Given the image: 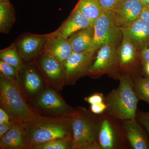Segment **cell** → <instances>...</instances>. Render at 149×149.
Instances as JSON below:
<instances>
[{
    "instance_id": "20",
    "label": "cell",
    "mask_w": 149,
    "mask_h": 149,
    "mask_svg": "<svg viewBox=\"0 0 149 149\" xmlns=\"http://www.w3.org/2000/svg\"><path fill=\"white\" fill-rule=\"evenodd\" d=\"M94 26L80 30L68 38L74 52H88L93 42Z\"/></svg>"
},
{
    "instance_id": "31",
    "label": "cell",
    "mask_w": 149,
    "mask_h": 149,
    "mask_svg": "<svg viewBox=\"0 0 149 149\" xmlns=\"http://www.w3.org/2000/svg\"><path fill=\"white\" fill-rule=\"evenodd\" d=\"M13 123L14 122L10 120L8 122L0 123V138L2 137L8 131V130L11 128Z\"/></svg>"
},
{
    "instance_id": "2",
    "label": "cell",
    "mask_w": 149,
    "mask_h": 149,
    "mask_svg": "<svg viewBox=\"0 0 149 149\" xmlns=\"http://www.w3.org/2000/svg\"><path fill=\"white\" fill-rule=\"evenodd\" d=\"M0 103L14 122L24 124L39 113L27 103L19 83L1 75Z\"/></svg>"
},
{
    "instance_id": "6",
    "label": "cell",
    "mask_w": 149,
    "mask_h": 149,
    "mask_svg": "<svg viewBox=\"0 0 149 149\" xmlns=\"http://www.w3.org/2000/svg\"><path fill=\"white\" fill-rule=\"evenodd\" d=\"M98 142L101 149H123L128 148L123 128L122 120L104 113L100 115Z\"/></svg>"
},
{
    "instance_id": "8",
    "label": "cell",
    "mask_w": 149,
    "mask_h": 149,
    "mask_svg": "<svg viewBox=\"0 0 149 149\" xmlns=\"http://www.w3.org/2000/svg\"><path fill=\"white\" fill-rule=\"evenodd\" d=\"M35 105L37 109L49 116L70 115L74 110L66 103L55 90L49 88L42 90L37 95Z\"/></svg>"
},
{
    "instance_id": "9",
    "label": "cell",
    "mask_w": 149,
    "mask_h": 149,
    "mask_svg": "<svg viewBox=\"0 0 149 149\" xmlns=\"http://www.w3.org/2000/svg\"><path fill=\"white\" fill-rule=\"evenodd\" d=\"M49 34L38 35L26 33L15 42L17 49L23 62H32L44 52Z\"/></svg>"
},
{
    "instance_id": "11",
    "label": "cell",
    "mask_w": 149,
    "mask_h": 149,
    "mask_svg": "<svg viewBox=\"0 0 149 149\" xmlns=\"http://www.w3.org/2000/svg\"><path fill=\"white\" fill-rule=\"evenodd\" d=\"M39 57L37 66L48 84L59 88L65 84L63 65L44 52Z\"/></svg>"
},
{
    "instance_id": "28",
    "label": "cell",
    "mask_w": 149,
    "mask_h": 149,
    "mask_svg": "<svg viewBox=\"0 0 149 149\" xmlns=\"http://www.w3.org/2000/svg\"><path fill=\"white\" fill-rule=\"evenodd\" d=\"M104 97L101 93H95L85 98V101L91 104H99L104 102Z\"/></svg>"
},
{
    "instance_id": "5",
    "label": "cell",
    "mask_w": 149,
    "mask_h": 149,
    "mask_svg": "<svg viewBox=\"0 0 149 149\" xmlns=\"http://www.w3.org/2000/svg\"><path fill=\"white\" fill-rule=\"evenodd\" d=\"M121 37L122 32L115 20L113 12L104 11L94 23L93 42L88 52L95 54L106 45L116 47Z\"/></svg>"
},
{
    "instance_id": "12",
    "label": "cell",
    "mask_w": 149,
    "mask_h": 149,
    "mask_svg": "<svg viewBox=\"0 0 149 149\" xmlns=\"http://www.w3.org/2000/svg\"><path fill=\"white\" fill-rule=\"evenodd\" d=\"M143 8L140 0H118L112 11L116 24L120 28L139 19Z\"/></svg>"
},
{
    "instance_id": "33",
    "label": "cell",
    "mask_w": 149,
    "mask_h": 149,
    "mask_svg": "<svg viewBox=\"0 0 149 149\" xmlns=\"http://www.w3.org/2000/svg\"><path fill=\"white\" fill-rule=\"evenodd\" d=\"M10 118L8 113L3 109L0 108V123H4L10 120Z\"/></svg>"
},
{
    "instance_id": "30",
    "label": "cell",
    "mask_w": 149,
    "mask_h": 149,
    "mask_svg": "<svg viewBox=\"0 0 149 149\" xmlns=\"http://www.w3.org/2000/svg\"><path fill=\"white\" fill-rule=\"evenodd\" d=\"M104 11H112L118 0H99Z\"/></svg>"
},
{
    "instance_id": "26",
    "label": "cell",
    "mask_w": 149,
    "mask_h": 149,
    "mask_svg": "<svg viewBox=\"0 0 149 149\" xmlns=\"http://www.w3.org/2000/svg\"><path fill=\"white\" fill-rule=\"evenodd\" d=\"M0 72L1 76L12 79L19 83V71L13 66L0 60Z\"/></svg>"
},
{
    "instance_id": "34",
    "label": "cell",
    "mask_w": 149,
    "mask_h": 149,
    "mask_svg": "<svg viewBox=\"0 0 149 149\" xmlns=\"http://www.w3.org/2000/svg\"><path fill=\"white\" fill-rule=\"evenodd\" d=\"M139 19L149 24V8L143 9Z\"/></svg>"
},
{
    "instance_id": "18",
    "label": "cell",
    "mask_w": 149,
    "mask_h": 149,
    "mask_svg": "<svg viewBox=\"0 0 149 149\" xmlns=\"http://www.w3.org/2000/svg\"><path fill=\"white\" fill-rule=\"evenodd\" d=\"M94 23L95 22L83 14L72 10L69 16L55 32L68 39L76 32L94 26Z\"/></svg>"
},
{
    "instance_id": "23",
    "label": "cell",
    "mask_w": 149,
    "mask_h": 149,
    "mask_svg": "<svg viewBox=\"0 0 149 149\" xmlns=\"http://www.w3.org/2000/svg\"><path fill=\"white\" fill-rule=\"evenodd\" d=\"M1 60L13 66L18 71L22 69L24 63L19 56L14 43L0 51Z\"/></svg>"
},
{
    "instance_id": "4",
    "label": "cell",
    "mask_w": 149,
    "mask_h": 149,
    "mask_svg": "<svg viewBox=\"0 0 149 149\" xmlns=\"http://www.w3.org/2000/svg\"><path fill=\"white\" fill-rule=\"evenodd\" d=\"M71 118L72 149H101L98 142L100 115L78 107L74 109Z\"/></svg>"
},
{
    "instance_id": "16",
    "label": "cell",
    "mask_w": 149,
    "mask_h": 149,
    "mask_svg": "<svg viewBox=\"0 0 149 149\" xmlns=\"http://www.w3.org/2000/svg\"><path fill=\"white\" fill-rule=\"evenodd\" d=\"M126 140L131 148L149 149V140L136 118L122 120Z\"/></svg>"
},
{
    "instance_id": "15",
    "label": "cell",
    "mask_w": 149,
    "mask_h": 149,
    "mask_svg": "<svg viewBox=\"0 0 149 149\" xmlns=\"http://www.w3.org/2000/svg\"><path fill=\"white\" fill-rule=\"evenodd\" d=\"M44 52L62 65L73 52L68 39L55 32L49 34Z\"/></svg>"
},
{
    "instance_id": "27",
    "label": "cell",
    "mask_w": 149,
    "mask_h": 149,
    "mask_svg": "<svg viewBox=\"0 0 149 149\" xmlns=\"http://www.w3.org/2000/svg\"><path fill=\"white\" fill-rule=\"evenodd\" d=\"M136 119L146 129L149 134V112H144L137 111Z\"/></svg>"
},
{
    "instance_id": "17",
    "label": "cell",
    "mask_w": 149,
    "mask_h": 149,
    "mask_svg": "<svg viewBox=\"0 0 149 149\" xmlns=\"http://www.w3.org/2000/svg\"><path fill=\"white\" fill-rule=\"evenodd\" d=\"M27 131L23 124L14 122L11 128L0 138L1 149H28Z\"/></svg>"
},
{
    "instance_id": "21",
    "label": "cell",
    "mask_w": 149,
    "mask_h": 149,
    "mask_svg": "<svg viewBox=\"0 0 149 149\" xmlns=\"http://www.w3.org/2000/svg\"><path fill=\"white\" fill-rule=\"evenodd\" d=\"M15 20V10L9 1H0V32L8 34Z\"/></svg>"
},
{
    "instance_id": "35",
    "label": "cell",
    "mask_w": 149,
    "mask_h": 149,
    "mask_svg": "<svg viewBox=\"0 0 149 149\" xmlns=\"http://www.w3.org/2000/svg\"><path fill=\"white\" fill-rule=\"evenodd\" d=\"M144 8H149V0H140Z\"/></svg>"
},
{
    "instance_id": "1",
    "label": "cell",
    "mask_w": 149,
    "mask_h": 149,
    "mask_svg": "<svg viewBox=\"0 0 149 149\" xmlns=\"http://www.w3.org/2000/svg\"><path fill=\"white\" fill-rule=\"evenodd\" d=\"M23 125L27 132L28 149L60 138L72 139L71 115L45 116L39 113Z\"/></svg>"
},
{
    "instance_id": "10",
    "label": "cell",
    "mask_w": 149,
    "mask_h": 149,
    "mask_svg": "<svg viewBox=\"0 0 149 149\" xmlns=\"http://www.w3.org/2000/svg\"><path fill=\"white\" fill-rule=\"evenodd\" d=\"M94 55V54L88 52H73L63 65L65 84L74 85L80 77L88 74Z\"/></svg>"
},
{
    "instance_id": "32",
    "label": "cell",
    "mask_w": 149,
    "mask_h": 149,
    "mask_svg": "<svg viewBox=\"0 0 149 149\" xmlns=\"http://www.w3.org/2000/svg\"><path fill=\"white\" fill-rule=\"evenodd\" d=\"M139 57L143 64L149 63V47L145 48L139 53Z\"/></svg>"
},
{
    "instance_id": "7",
    "label": "cell",
    "mask_w": 149,
    "mask_h": 149,
    "mask_svg": "<svg viewBox=\"0 0 149 149\" xmlns=\"http://www.w3.org/2000/svg\"><path fill=\"white\" fill-rule=\"evenodd\" d=\"M95 61L88 70V75L96 78L104 74L115 75L119 79L117 74L119 69L117 55V49L114 46L106 45L98 50Z\"/></svg>"
},
{
    "instance_id": "13",
    "label": "cell",
    "mask_w": 149,
    "mask_h": 149,
    "mask_svg": "<svg viewBox=\"0 0 149 149\" xmlns=\"http://www.w3.org/2000/svg\"><path fill=\"white\" fill-rule=\"evenodd\" d=\"M19 77L22 79L24 94L29 97L38 95L42 91L43 75L37 64L32 62L24 64L19 71Z\"/></svg>"
},
{
    "instance_id": "37",
    "label": "cell",
    "mask_w": 149,
    "mask_h": 149,
    "mask_svg": "<svg viewBox=\"0 0 149 149\" xmlns=\"http://www.w3.org/2000/svg\"><path fill=\"white\" fill-rule=\"evenodd\" d=\"M9 0H0V1H9Z\"/></svg>"
},
{
    "instance_id": "14",
    "label": "cell",
    "mask_w": 149,
    "mask_h": 149,
    "mask_svg": "<svg viewBox=\"0 0 149 149\" xmlns=\"http://www.w3.org/2000/svg\"><path fill=\"white\" fill-rule=\"evenodd\" d=\"M120 29L123 37L129 40L138 52L149 47V24L142 19H139Z\"/></svg>"
},
{
    "instance_id": "29",
    "label": "cell",
    "mask_w": 149,
    "mask_h": 149,
    "mask_svg": "<svg viewBox=\"0 0 149 149\" xmlns=\"http://www.w3.org/2000/svg\"><path fill=\"white\" fill-rule=\"evenodd\" d=\"M107 108L106 104L104 102L100 103L91 104L90 111L94 114L100 115L106 111Z\"/></svg>"
},
{
    "instance_id": "25",
    "label": "cell",
    "mask_w": 149,
    "mask_h": 149,
    "mask_svg": "<svg viewBox=\"0 0 149 149\" xmlns=\"http://www.w3.org/2000/svg\"><path fill=\"white\" fill-rule=\"evenodd\" d=\"M72 145L71 138H60L39 144L32 149H70Z\"/></svg>"
},
{
    "instance_id": "19",
    "label": "cell",
    "mask_w": 149,
    "mask_h": 149,
    "mask_svg": "<svg viewBox=\"0 0 149 149\" xmlns=\"http://www.w3.org/2000/svg\"><path fill=\"white\" fill-rule=\"evenodd\" d=\"M138 52L131 42L122 37V42L117 49L119 68L124 70L132 69L137 64Z\"/></svg>"
},
{
    "instance_id": "22",
    "label": "cell",
    "mask_w": 149,
    "mask_h": 149,
    "mask_svg": "<svg viewBox=\"0 0 149 149\" xmlns=\"http://www.w3.org/2000/svg\"><path fill=\"white\" fill-rule=\"evenodd\" d=\"M73 10L83 14L95 22L104 11L99 0H79Z\"/></svg>"
},
{
    "instance_id": "36",
    "label": "cell",
    "mask_w": 149,
    "mask_h": 149,
    "mask_svg": "<svg viewBox=\"0 0 149 149\" xmlns=\"http://www.w3.org/2000/svg\"><path fill=\"white\" fill-rule=\"evenodd\" d=\"M144 65L145 72L149 76V63H146Z\"/></svg>"
},
{
    "instance_id": "3",
    "label": "cell",
    "mask_w": 149,
    "mask_h": 149,
    "mask_svg": "<svg viewBox=\"0 0 149 149\" xmlns=\"http://www.w3.org/2000/svg\"><path fill=\"white\" fill-rule=\"evenodd\" d=\"M119 85L104 97L107 108L105 113L121 120L136 118L139 99L133 86L132 78L127 74H121Z\"/></svg>"
},
{
    "instance_id": "24",
    "label": "cell",
    "mask_w": 149,
    "mask_h": 149,
    "mask_svg": "<svg viewBox=\"0 0 149 149\" xmlns=\"http://www.w3.org/2000/svg\"><path fill=\"white\" fill-rule=\"evenodd\" d=\"M134 91L138 98L149 104V77H133Z\"/></svg>"
}]
</instances>
